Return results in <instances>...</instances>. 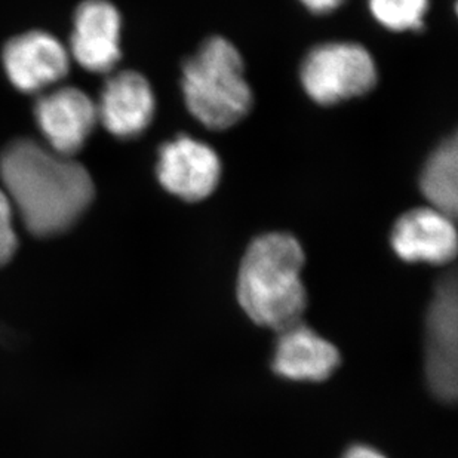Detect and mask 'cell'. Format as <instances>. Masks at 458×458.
Wrapping results in <instances>:
<instances>
[{
	"mask_svg": "<svg viewBox=\"0 0 458 458\" xmlns=\"http://www.w3.org/2000/svg\"><path fill=\"white\" fill-rule=\"evenodd\" d=\"M2 60L11 83L26 94L44 91L69 73V52L45 31H29L9 40Z\"/></svg>",
	"mask_w": 458,
	"mask_h": 458,
	"instance_id": "9c48e42d",
	"label": "cell"
},
{
	"mask_svg": "<svg viewBox=\"0 0 458 458\" xmlns=\"http://www.w3.org/2000/svg\"><path fill=\"white\" fill-rule=\"evenodd\" d=\"M96 107L98 121L110 134L117 139H135L148 130L155 117V92L143 74L125 70L108 78Z\"/></svg>",
	"mask_w": 458,
	"mask_h": 458,
	"instance_id": "8fae6325",
	"label": "cell"
},
{
	"mask_svg": "<svg viewBox=\"0 0 458 458\" xmlns=\"http://www.w3.org/2000/svg\"><path fill=\"white\" fill-rule=\"evenodd\" d=\"M368 8L387 30L419 31L424 26L428 0H368Z\"/></svg>",
	"mask_w": 458,
	"mask_h": 458,
	"instance_id": "5bb4252c",
	"label": "cell"
},
{
	"mask_svg": "<svg viewBox=\"0 0 458 458\" xmlns=\"http://www.w3.org/2000/svg\"><path fill=\"white\" fill-rule=\"evenodd\" d=\"M121 13L107 0H85L74 13L70 51L83 69L108 73L121 60Z\"/></svg>",
	"mask_w": 458,
	"mask_h": 458,
	"instance_id": "30bf717a",
	"label": "cell"
},
{
	"mask_svg": "<svg viewBox=\"0 0 458 458\" xmlns=\"http://www.w3.org/2000/svg\"><path fill=\"white\" fill-rule=\"evenodd\" d=\"M300 82L311 101L335 106L371 92L378 82V69L362 45L327 42L307 52Z\"/></svg>",
	"mask_w": 458,
	"mask_h": 458,
	"instance_id": "277c9868",
	"label": "cell"
},
{
	"mask_svg": "<svg viewBox=\"0 0 458 458\" xmlns=\"http://www.w3.org/2000/svg\"><path fill=\"white\" fill-rule=\"evenodd\" d=\"M36 123L52 152L72 156L85 146L96 128V103L78 88H58L35 104Z\"/></svg>",
	"mask_w": 458,
	"mask_h": 458,
	"instance_id": "ba28073f",
	"label": "cell"
},
{
	"mask_svg": "<svg viewBox=\"0 0 458 458\" xmlns=\"http://www.w3.org/2000/svg\"><path fill=\"white\" fill-rule=\"evenodd\" d=\"M346 0H300L307 11L316 15H325V13H334L335 9L340 8Z\"/></svg>",
	"mask_w": 458,
	"mask_h": 458,
	"instance_id": "2e32d148",
	"label": "cell"
},
{
	"mask_svg": "<svg viewBox=\"0 0 458 458\" xmlns=\"http://www.w3.org/2000/svg\"><path fill=\"white\" fill-rule=\"evenodd\" d=\"M0 180L13 211L38 238L73 227L96 193L82 164L29 139L13 140L2 150Z\"/></svg>",
	"mask_w": 458,
	"mask_h": 458,
	"instance_id": "6da1fadb",
	"label": "cell"
},
{
	"mask_svg": "<svg viewBox=\"0 0 458 458\" xmlns=\"http://www.w3.org/2000/svg\"><path fill=\"white\" fill-rule=\"evenodd\" d=\"M454 220L428 205L410 209L394 223L390 247L405 263L445 266L457 255Z\"/></svg>",
	"mask_w": 458,
	"mask_h": 458,
	"instance_id": "52a82bcc",
	"label": "cell"
},
{
	"mask_svg": "<svg viewBox=\"0 0 458 458\" xmlns=\"http://www.w3.org/2000/svg\"><path fill=\"white\" fill-rule=\"evenodd\" d=\"M426 378L442 403L457 398V279L454 273L437 284L426 315Z\"/></svg>",
	"mask_w": 458,
	"mask_h": 458,
	"instance_id": "5b68a950",
	"label": "cell"
},
{
	"mask_svg": "<svg viewBox=\"0 0 458 458\" xmlns=\"http://www.w3.org/2000/svg\"><path fill=\"white\" fill-rule=\"evenodd\" d=\"M13 207L4 189H0V267L17 252V232L13 229Z\"/></svg>",
	"mask_w": 458,
	"mask_h": 458,
	"instance_id": "9a60e30c",
	"label": "cell"
},
{
	"mask_svg": "<svg viewBox=\"0 0 458 458\" xmlns=\"http://www.w3.org/2000/svg\"><path fill=\"white\" fill-rule=\"evenodd\" d=\"M182 91L191 116L212 131L238 125L254 106L242 54L223 36L208 38L187 58Z\"/></svg>",
	"mask_w": 458,
	"mask_h": 458,
	"instance_id": "3957f363",
	"label": "cell"
},
{
	"mask_svg": "<svg viewBox=\"0 0 458 458\" xmlns=\"http://www.w3.org/2000/svg\"><path fill=\"white\" fill-rule=\"evenodd\" d=\"M342 458H387V455L383 454L374 446L359 444V445L351 446Z\"/></svg>",
	"mask_w": 458,
	"mask_h": 458,
	"instance_id": "e0dca14e",
	"label": "cell"
},
{
	"mask_svg": "<svg viewBox=\"0 0 458 458\" xmlns=\"http://www.w3.org/2000/svg\"><path fill=\"white\" fill-rule=\"evenodd\" d=\"M340 363L337 347L301 320L277 333L272 369L282 378L319 383L328 380Z\"/></svg>",
	"mask_w": 458,
	"mask_h": 458,
	"instance_id": "7c38bea8",
	"label": "cell"
},
{
	"mask_svg": "<svg viewBox=\"0 0 458 458\" xmlns=\"http://www.w3.org/2000/svg\"><path fill=\"white\" fill-rule=\"evenodd\" d=\"M221 175L220 156L202 140L182 134L160 146L156 177L178 199L202 202L216 191Z\"/></svg>",
	"mask_w": 458,
	"mask_h": 458,
	"instance_id": "8992f818",
	"label": "cell"
},
{
	"mask_svg": "<svg viewBox=\"0 0 458 458\" xmlns=\"http://www.w3.org/2000/svg\"><path fill=\"white\" fill-rule=\"evenodd\" d=\"M451 137L428 156L420 175V191L428 207L455 218L458 209V146Z\"/></svg>",
	"mask_w": 458,
	"mask_h": 458,
	"instance_id": "4fadbf2b",
	"label": "cell"
},
{
	"mask_svg": "<svg viewBox=\"0 0 458 458\" xmlns=\"http://www.w3.org/2000/svg\"><path fill=\"white\" fill-rule=\"evenodd\" d=\"M306 254L294 234L268 232L248 245L239 266L236 297L254 324L279 333L300 322L307 307Z\"/></svg>",
	"mask_w": 458,
	"mask_h": 458,
	"instance_id": "7a4b0ae2",
	"label": "cell"
}]
</instances>
